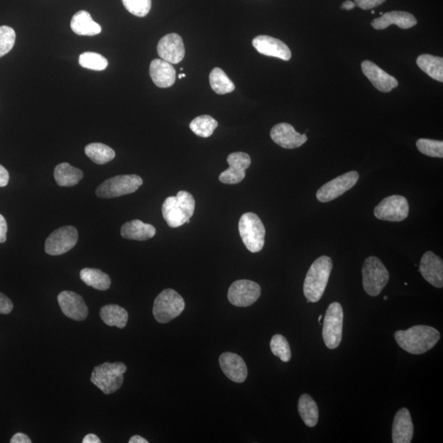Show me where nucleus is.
I'll return each mask as SVG.
<instances>
[{"mask_svg":"<svg viewBox=\"0 0 443 443\" xmlns=\"http://www.w3.org/2000/svg\"><path fill=\"white\" fill-rule=\"evenodd\" d=\"M395 339L402 349L413 355H421L434 348L440 340V332L432 327L414 326L395 332Z\"/></svg>","mask_w":443,"mask_h":443,"instance_id":"f257e3e1","label":"nucleus"},{"mask_svg":"<svg viewBox=\"0 0 443 443\" xmlns=\"http://www.w3.org/2000/svg\"><path fill=\"white\" fill-rule=\"evenodd\" d=\"M196 209V202L191 193L180 191L176 197H168L162 205L163 217L172 229L190 223Z\"/></svg>","mask_w":443,"mask_h":443,"instance_id":"f03ea898","label":"nucleus"},{"mask_svg":"<svg viewBox=\"0 0 443 443\" xmlns=\"http://www.w3.org/2000/svg\"><path fill=\"white\" fill-rule=\"evenodd\" d=\"M332 270L329 256H321L310 266L304 283L303 291L308 302H318L323 297Z\"/></svg>","mask_w":443,"mask_h":443,"instance_id":"7ed1b4c3","label":"nucleus"},{"mask_svg":"<svg viewBox=\"0 0 443 443\" xmlns=\"http://www.w3.org/2000/svg\"><path fill=\"white\" fill-rule=\"evenodd\" d=\"M126 369L122 362H105L94 368L91 381L104 394H113L122 387Z\"/></svg>","mask_w":443,"mask_h":443,"instance_id":"20e7f679","label":"nucleus"},{"mask_svg":"<svg viewBox=\"0 0 443 443\" xmlns=\"http://www.w3.org/2000/svg\"><path fill=\"white\" fill-rule=\"evenodd\" d=\"M239 226L246 249L252 253L260 252L265 246L266 228L258 216L251 212L242 214Z\"/></svg>","mask_w":443,"mask_h":443,"instance_id":"39448f33","label":"nucleus"},{"mask_svg":"<svg viewBox=\"0 0 443 443\" xmlns=\"http://www.w3.org/2000/svg\"><path fill=\"white\" fill-rule=\"evenodd\" d=\"M363 287L371 297H377L386 287L389 273L383 263L376 256L366 258L362 268Z\"/></svg>","mask_w":443,"mask_h":443,"instance_id":"423d86ee","label":"nucleus"},{"mask_svg":"<svg viewBox=\"0 0 443 443\" xmlns=\"http://www.w3.org/2000/svg\"><path fill=\"white\" fill-rule=\"evenodd\" d=\"M185 309V302L182 295L174 290L168 288L158 295L155 300L153 315L160 324L170 323L178 317Z\"/></svg>","mask_w":443,"mask_h":443,"instance_id":"0eeeda50","label":"nucleus"},{"mask_svg":"<svg viewBox=\"0 0 443 443\" xmlns=\"http://www.w3.org/2000/svg\"><path fill=\"white\" fill-rule=\"evenodd\" d=\"M143 184V180L138 175H119L104 181L97 189V197L110 199L126 196L134 193Z\"/></svg>","mask_w":443,"mask_h":443,"instance_id":"6e6552de","label":"nucleus"},{"mask_svg":"<svg viewBox=\"0 0 443 443\" xmlns=\"http://www.w3.org/2000/svg\"><path fill=\"white\" fill-rule=\"evenodd\" d=\"M344 310L339 302L332 303L326 311L323 324V339L329 349L339 347L342 339Z\"/></svg>","mask_w":443,"mask_h":443,"instance_id":"1a4fd4ad","label":"nucleus"},{"mask_svg":"<svg viewBox=\"0 0 443 443\" xmlns=\"http://www.w3.org/2000/svg\"><path fill=\"white\" fill-rule=\"evenodd\" d=\"M78 233L72 226H62L53 231L46 239L45 250L50 256H61L71 251L76 246Z\"/></svg>","mask_w":443,"mask_h":443,"instance_id":"9d476101","label":"nucleus"},{"mask_svg":"<svg viewBox=\"0 0 443 443\" xmlns=\"http://www.w3.org/2000/svg\"><path fill=\"white\" fill-rule=\"evenodd\" d=\"M378 219L388 222H402L408 217L409 204L403 196H391L385 198L373 210Z\"/></svg>","mask_w":443,"mask_h":443,"instance_id":"9b49d317","label":"nucleus"},{"mask_svg":"<svg viewBox=\"0 0 443 443\" xmlns=\"http://www.w3.org/2000/svg\"><path fill=\"white\" fill-rule=\"evenodd\" d=\"M360 175L356 171H351L327 182L322 187L316 197L322 203L330 202L349 191L357 183Z\"/></svg>","mask_w":443,"mask_h":443,"instance_id":"f8f14e48","label":"nucleus"},{"mask_svg":"<svg viewBox=\"0 0 443 443\" xmlns=\"http://www.w3.org/2000/svg\"><path fill=\"white\" fill-rule=\"evenodd\" d=\"M261 295V288L251 280H239L231 285L228 298L231 305L237 307H248L257 302Z\"/></svg>","mask_w":443,"mask_h":443,"instance_id":"ddd939ff","label":"nucleus"},{"mask_svg":"<svg viewBox=\"0 0 443 443\" xmlns=\"http://www.w3.org/2000/svg\"><path fill=\"white\" fill-rule=\"evenodd\" d=\"M226 161L229 168L220 174L219 181L222 183L234 185L244 180L246 171L251 166V159L244 152L231 153Z\"/></svg>","mask_w":443,"mask_h":443,"instance_id":"4468645a","label":"nucleus"},{"mask_svg":"<svg viewBox=\"0 0 443 443\" xmlns=\"http://www.w3.org/2000/svg\"><path fill=\"white\" fill-rule=\"evenodd\" d=\"M58 302L67 317L76 321H82L87 318L88 307L80 295L71 291H63L58 295Z\"/></svg>","mask_w":443,"mask_h":443,"instance_id":"2eb2a0df","label":"nucleus"},{"mask_svg":"<svg viewBox=\"0 0 443 443\" xmlns=\"http://www.w3.org/2000/svg\"><path fill=\"white\" fill-rule=\"evenodd\" d=\"M157 51L161 60L171 65H177L185 56V46L182 37L176 33L163 36L157 46Z\"/></svg>","mask_w":443,"mask_h":443,"instance_id":"dca6fc26","label":"nucleus"},{"mask_svg":"<svg viewBox=\"0 0 443 443\" xmlns=\"http://www.w3.org/2000/svg\"><path fill=\"white\" fill-rule=\"evenodd\" d=\"M270 136L277 145L284 149H295L303 146L308 140L307 135L298 133L291 124L286 123L274 126Z\"/></svg>","mask_w":443,"mask_h":443,"instance_id":"f3484780","label":"nucleus"},{"mask_svg":"<svg viewBox=\"0 0 443 443\" xmlns=\"http://www.w3.org/2000/svg\"><path fill=\"white\" fill-rule=\"evenodd\" d=\"M254 48L261 55L278 58L284 61H289L292 52L288 46L280 40L268 35L256 36L252 41Z\"/></svg>","mask_w":443,"mask_h":443,"instance_id":"a211bd4d","label":"nucleus"},{"mask_svg":"<svg viewBox=\"0 0 443 443\" xmlns=\"http://www.w3.org/2000/svg\"><path fill=\"white\" fill-rule=\"evenodd\" d=\"M420 272L425 280L437 288L443 287V261L434 252L427 251L422 257Z\"/></svg>","mask_w":443,"mask_h":443,"instance_id":"6ab92c4d","label":"nucleus"},{"mask_svg":"<svg viewBox=\"0 0 443 443\" xmlns=\"http://www.w3.org/2000/svg\"><path fill=\"white\" fill-rule=\"evenodd\" d=\"M362 72L379 92H390L398 86V81L394 77L379 67L376 63L366 60L361 65Z\"/></svg>","mask_w":443,"mask_h":443,"instance_id":"aec40b11","label":"nucleus"},{"mask_svg":"<svg viewBox=\"0 0 443 443\" xmlns=\"http://www.w3.org/2000/svg\"><path fill=\"white\" fill-rule=\"evenodd\" d=\"M222 371L231 381L244 383L248 376L247 366L240 356L235 353L225 352L219 357Z\"/></svg>","mask_w":443,"mask_h":443,"instance_id":"412c9836","label":"nucleus"},{"mask_svg":"<svg viewBox=\"0 0 443 443\" xmlns=\"http://www.w3.org/2000/svg\"><path fill=\"white\" fill-rule=\"evenodd\" d=\"M392 434L394 443H410L412 441L414 425L408 409H400L395 414Z\"/></svg>","mask_w":443,"mask_h":443,"instance_id":"4be33fe9","label":"nucleus"},{"mask_svg":"<svg viewBox=\"0 0 443 443\" xmlns=\"http://www.w3.org/2000/svg\"><path fill=\"white\" fill-rule=\"evenodd\" d=\"M417 24L413 14L403 11H393L383 13L381 18L374 19L371 23L376 30H383L391 25H397L402 29H409Z\"/></svg>","mask_w":443,"mask_h":443,"instance_id":"5701e85b","label":"nucleus"},{"mask_svg":"<svg viewBox=\"0 0 443 443\" xmlns=\"http://www.w3.org/2000/svg\"><path fill=\"white\" fill-rule=\"evenodd\" d=\"M150 76L158 87H170L176 81V70L171 63L156 59L151 62Z\"/></svg>","mask_w":443,"mask_h":443,"instance_id":"b1692460","label":"nucleus"},{"mask_svg":"<svg viewBox=\"0 0 443 443\" xmlns=\"http://www.w3.org/2000/svg\"><path fill=\"white\" fill-rule=\"evenodd\" d=\"M156 229L154 226L143 223L141 220H133L124 224L121 229V235L125 239L146 241L154 237Z\"/></svg>","mask_w":443,"mask_h":443,"instance_id":"393cba45","label":"nucleus"},{"mask_svg":"<svg viewBox=\"0 0 443 443\" xmlns=\"http://www.w3.org/2000/svg\"><path fill=\"white\" fill-rule=\"evenodd\" d=\"M71 28L78 35L92 36L102 33V28L87 11L77 12L71 21Z\"/></svg>","mask_w":443,"mask_h":443,"instance_id":"a878e982","label":"nucleus"},{"mask_svg":"<svg viewBox=\"0 0 443 443\" xmlns=\"http://www.w3.org/2000/svg\"><path fill=\"white\" fill-rule=\"evenodd\" d=\"M100 318L104 323L109 327H117L124 329L128 321V313L124 308L118 305H104L100 310Z\"/></svg>","mask_w":443,"mask_h":443,"instance_id":"bb28decb","label":"nucleus"},{"mask_svg":"<svg viewBox=\"0 0 443 443\" xmlns=\"http://www.w3.org/2000/svg\"><path fill=\"white\" fill-rule=\"evenodd\" d=\"M83 178V173L79 168L67 163H62L55 170V179L60 187L76 186Z\"/></svg>","mask_w":443,"mask_h":443,"instance_id":"cd10ccee","label":"nucleus"},{"mask_svg":"<svg viewBox=\"0 0 443 443\" xmlns=\"http://www.w3.org/2000/svg\"><path fill=\"white\" fill-rule=\"evenodd\" d=\"M298 411L305 425L313 428L319 421V408L315 400L307 394L300 395L298 402Z\"/></svg>","mask_w":443,"mask_h":443,"instance_id":"c85d7f7f","label":"nucleus"},{"mask_svg":"<svg viewBox=\"0 0 443 443\" xmlns=\"http://www.w3.org/2000/svg\"><path fill=\"white\" fill-rule=\"evenodd\" d=\"M417 65L427 75L437 82H443V59L430 55H422L417 58Z\"/></svg>","mask_w":443,"mask_h":443,"instance_id":"c756f323","label":"nucleus"},{"mask_svg":"<svg viewBox=\"0 0 443 443\" xmlns=\"http://www.w3.org/2000/svg\"><path fill=\"white\" fill-rule=\"evenodd\" d=\"M80 278L87 286L99 290V291H106L111 286V280L108 274L98 268H83L80 273Z\"/></svg>","mask_w":443,"mask_h":443,"instance_id":"7c9ffc66","label":"nucleus"},{"mask_svg":"<svg viewBox=\"0 0 443 443\" xmlns=\"http://www.w3.org/2000/svg\"><path fill=\"white\" fill-rule=\"evenodd\" d=\"M209 83L211 88L215 93L225 94L233 92L235 85L223 70L215 67L209 74Z\"/></svg>","mask_w":443,"mask_h":443,"instance_id":"2f4dec72","label":"nucleus"},{"mask_svg":"<svg viewBox=\"0 0 443 443\" xmlns=\"http://www.w3.org/2000/svg\"><path fill=\"white\" fill-rule=\"evenodd\" d=\"M85 153L94 163L105 165L115 158V151L109 146L102 143H92L86 146Z\"/></svg>","mask_w":443,"mask_h":443,"instance_id":"473e14b6","label":"nucleus"},{"mask_svg":"<svg viewBox=\"0 0 443 443\" xmlns=\"http://www.w3.org/2000/svg\"><path fill=\"white\" fill-rule=\"evenodd\" d=\"M218 122L209 115H202L192 120L190 128L195 134L203 138H207L213 135L218 128Z\"/></svg>","mask_w":443,"mask_h":443,"instance_id":"72a5a7b5","label":"nucleus"},{"mask_svg":"<svg viewBox=\"0 0 443 443\" xmlns=\"http://www.w3.org/2000/svg\"><path fill=\"white\" fill-rule=\"evenodd\" d=\"M79 63L82 67L94 71H103L109 62L102 55L94 52H85L79 57Z\"/></svg>","mask_w":443,"mask_h":443,"instance_id":"f704fd0d","label":"nucleus"},{"mask_svg":"<svg viewBox=\"0 0 443 443\" xmlns=\"http://www.w3.org/2000/svg\"><path fill=\"white\" fill-rule=\"evenodd\" d=\"M273 354L283 362H288L292 358L291 348L286 337L280 334L274 335L270 341Z\"/></svg>","mask_w":443,"mask_h":443,"instance_id":"c9c22d12","label":"nucleus"},{"mask_svg":"<svg viewBox=\"0 0 443 443\" xmlns=\"http://www.w3.org/2000/svg\"><path fill=\"white\" fill-rule=\"evenodd\" d=\"M416 146L422 154L434 158H443V142L421 138L416 142Z\"/></svg>","mask_w":443,"mask_h":443,"instance_id":"e433bc0d","label":"nucleus"},{"mask_svg":"<svg viewBox=\"0 0 443 443\" xmlns=\"http://www.w3.org/2000/svg\"><path fill=\"white\" fill-rule=\"evenodd\" d=\"M15 31L8 26H0V58L12 50L15 45Z\"/></svg>","mask_w":443,"mask_h":443,"instance_id":"4c0bfd02","label":"nucleus"},{"mask_svg":"<svg viewBox=\"0 0 443 443\" xmlns=\"http://www.w3.org/2000/svg\"><path fill=\"white\" fill-rule=\"evenodd\" d=\"M124 7L136 17L143 18L150 13L151 0H122Z\"/></svg>","mask_w":443,"mask_h":443,"instance_id":"58836bf2","label":"nucleus"},{"mask_svg":"<svg viewBox=\"0 0 443 443\" xmlns=\"http://www.w3.org/2000/svg\"><path fill=\"white\" fill-rule=\"evenodd\" d=\"M13 304L7 295L0 292V314L9 315L12 312Z\"/></svg>","mask_w":443,"mask_h":443,"instance_id":"ea45409f","label":"nucleus"},{"mask_svg":"<svg viewBox=\"0 0 443 443\" xmlns=\"http://www.w3.org/2000/svg\"><path fill=\"white\" fill-rule=\"evenodd\" d=\"M386 0H355L356 6L363 10L373 9L383 4Z\"/></svg>","mask_w":443,"mask_h":443,"instance_id":"a19ab883","label":"nucleus"},{"mask_svg":"<svg viewBox=\"0 0 443 443\" xmlns=\"http://www.w3.org/2000/svg\"><path fill=\"white\" fill-rule=\"evenodd\" d=\"M8 225L6 219L0 214V244H4L7 239Z\"/></svg>","mask_w":443,"mask_h":443,"instance_id":"79ce46f5","label":"nucleus"},{"mask_svg":"<svg viewBox=\"0 0 443 443\" xmlns=\"http://www.w3.org/2000/svg\"><path fill=\"white\" fill-rule=\"evenodd\" d=\"M9 181V173L6 168L0 165V187H6Z\"/></svg>","mask_w":443,"mask_h":443,"instance_id":"37998d69","label":"nucleus"},{"mask_svg":"<svg viewBox=\"0 0 443 443\" xmlns=\"http://www.w3.org/2000/svg\"><path fill=\"white\" fill-rule=\"evenodd\" d=\"M11 443H31V440L28 435L22 434V432H18L13 436L11 440H10Z\"/></svg>","mask_w":443,"mask_h":443,"instance_id":"c03bdc74","label":"nucleus"},{"mask_svg":"<svg viewBox=\"0 0 443 443\" xmlns=\"http://www.w3.org/2000/svg\"><path fill=\"white\" fill-rule=\"evenodd\" d=\"M83 443H100L102 441L99 439L98 436L93 434H89L84 437Z\"/></svg>","mask_w":443,"mask_h":443,"instance_id":"a18cd8bd","label":"nucleus"},{"mask_svg":"<svg viewBox=\"0 0 443 443\" xmlns=\"http://www.w3.org/2000/svg\"><path fill=\"white\" fill-rule=\"evenodd\" d=\"M149 442H148L146 439H143V437L139 436V435H135L133 437H131V439L129 440V443H148Z\"/></svg>","mask_w":443,"mask_h":443,"instance_id":"49530a36","label":"nucleus"},{"mask_svg":"<svg viewBox=\"0 0 443 443\" xmlns=\"http://www.w3.org/2000/svg\"><path fill=\"white\" fill-rule=\"evenodd\" d=\"M356 6V5L354 2L351 1V0H346V1L342 4L341 9L345 10H351L354 9Z\"/></svg>","mask_w":443,"mask_h":443,"instance_id":"de8ad7c7","label":"nucleus"},{"mask_svg":"<svg viewBox=\"0 0 443 443\" xmlns=\"http://www.w3.org/2000/svg\"><path fill=\"white\" fill-rule=\"evenodd\" d=\"M186 77V74H179L178 79Z\"/></svg>","mask_w":443,"mask_h":443,"instance_id":"09e8293b","label":"nucleus"},{"mask_svg":"<svg viewBox=\"0 0 443 443\" xmlns=\"http://www.w3.org/2000/svg\"><path fill=\"white\" fill-rule=\"evenodd\" d=\"M321 319H322V315H319V324H321V322H320Z\"/></svg>","mask_w":443,"mask_h":443,"instance_id":"8fccbe9b","label":"nucleus"},{"mask_svg":"<svg viewBox=\"0 0 443 443\" xmlns=\"http://www.w3.org/2000/svg\"><path fill=\"white\" fill-rule=\"evenodd\" d=\"M388 297H384V298H383V299H384V300H388Z\"/></svg>","mask_w":443,"mask_h":443,"instance_id":"3c124183","label":"nucleus"},{"mask_svg":"<svg viewBox=\"0 0 443 443\" xmlns=\"http://www.w3.org/2000/svg\"><path fill=\"white\" fill-rule=\"evenodd\" d=\"M371 13L373 14V13H376V12H374L373 10V11H371Z\"/></svg>","mask_w":443,"mask_h":443,"instance_id":"603ef678","label":"nucleus"}]
</instances>
